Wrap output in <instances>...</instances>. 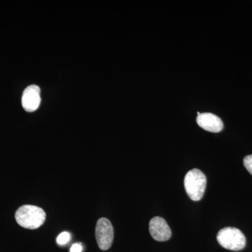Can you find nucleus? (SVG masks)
Listing matches in <instances>:
<instances>
[{
	"mask_svg": "<svg viewBox=\"0 0 252 252\" xmlns=\"http://www.w3.org/2000/svg\"><path fill=\"white\" fill-rule=\"evenodd\" d=\"M95 238L101 250H108L114 240V228L110 220L107 218H100L95 227Z\"/></svg>",
	"mask_w": 252,
	"mask_h": 252,
	"instance_id": "obj_4",
	"label": "nucleus"
},
{
	"mask_svg": "<svg viewBox=\"0 0 252 252\" xmlns=\"http://www.w3.org/2000/svg\"><path fill=\"white\" fill-rule=\"evenodd\" d=\"M46 216V212L42 208L30 205L19 207L15 214L18 224L23 228L32 230L36 229L44 224Z\"/></svg>",
	"mask_w": 252,
	"mask_h": 252,
	"instance_id": "obj_1",
	"label": "nucleus"
},
{
	"mask_svg": "<svg viewBox=\"0 0 252 252\" xmlns=\"http://www.w3.org/2000/svg\"><path fill=\"white\" fill-rule=\"evenodd\" d=\"M149 232L157 241H167L171 238L172 231L166 220L160 217H155L149 222Z\"/></svg>",
	"mask_w": 252,
	"mask_h": 252,
	"instance_id": "obj_5",
	"label": "nucleus"
},
{
	"mask_svg": "<svg viewBox=\"0 0 252 252\" xmlns=\"http://www.w3.org/2000/svg\"><path fill=\"white\" fill-rule=\"evenodd\" d=\"M70 240V234L68 232H63L58 236L57 243L60 245H64L67 244Z\"/></svg>",
	"mask_w": 252,
	"mask_h": 252,
	"instance_id": "obj_8",
	"label": "nucleus"
},
{
	"mask_svg": "<svg viewBox=\"0 0 252 252\" xmlns=\"http://www.w3.org/2000/svg\"><path fill=\"white\" fill-rule=\"evenodd\" d=\"M40 88L36 85L28 86L23 91L22 105L28 112H33L39 108L41 103Z\"/></svg>",
	"mask_w": 252,
	"mask_h": 252,
	"instance_id": "obj_6",
	"label": "nucleus"
},
{
	"mask_svg": "<svg viewBox=\"0 0 252 252\" xmlns=\"http://www.w3.org/2000/svg\"><path fill=\"white\" fill-rule=\"evenodd\" d=\"M217 239L222 248L231 251H240L246 245V238L241 230L233 227H225L220 230Z\"/></svg>",
	"mask_w": 252,
	"mask_h": 252,
	"instance_id": "obj_3",
	"label": "nucleus"
},
{
	"mask_svg": "<svg viewBox=\"0 0 252 252\" xmlns=\"http://www.w3.org/2000/svg\"><path fill=\"white\" fill-rule=\"evenodd\" d=\"M207 186L206 176L198 169L187 172L185 177V188L190 200L199 201L203 198Z\"/></svg>",
	"mask_w": 252,
	"mask_h": 252,
	"instance_id": "obj_2",
	"label": "nucleus"
},
{
	"mask_svg": "<svg viewBox=\"0 0 252 252\" xmlns=\"http://www.w3.org/2000/svg\"><path fill=\"white\" fill-rule=\"evenodd\" d=\"M197 124L201 128L211 132H220L223 130L221 119L212 113H203L198 115Z\"/></svg>",
	"mask_w": 252,
	"mask_h": 252,
	"instance_id": "obj_7",
	"label": "nucleus"
},
{
	"mask_svg": "<svg viewBox=\"0 0 252 252\" xmlns=\"http://www.w3.org/2000/svg\"><path fill=\"white\" fill-rule=\"evenodd\" d=\"M83 248L80 244H74L70 249V252H81Z\"/></svg>",
	"mask_w": 252,
	"mask_h": 252,
	"instance_id": "obj_10",
	"label": "nucleus"
},
{
	"mask_svg": "<svg viewBox=\"0 0 252 252\" xmlns=\"http://www.w3.org/2000/svg\"><path fill=\"white\" fill-rule=\"evenodd\" d=\"M243 163L245 168L252 175V155L247 156L244 158Z\"/></svg>",
	"mask_w": 252,
	"mask_h": 252,
	"instance_id": "obj_9",
	"label": "nucleus"
}]
</instances>
